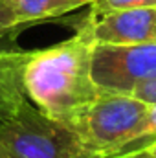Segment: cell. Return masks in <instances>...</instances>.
Returning <instances> with one entry per match:
<instances>
[{
  "mask_svg": "<svg viewBox=\"0 0 156 158\" xmlns=\"http://www.w3.org/2000/svg\"><path fill=\"white\" fill-rule=\"evenodd\" d=\"M94 44L83 20L77 33L70 39L42 50H31L24 66L28 99L46 116L74 131L101 94L92 79Z\"/></svg>",
  "mask_w": 156,
  "mask_h": 158,
  "instance_id": "1",
  "label": "cell"
},
{
  "mask_svg": "<svg viewBox=\"0 0 156 158\" xmlns=\"http://www.w3.org/2000/svg\"><path fill=\"white\" fill-rule=\"evenodd\" d=\"M0 158H103L72 127L33 103L0 123Z\"/></svg>",
  "mask_w": 156,
  "mask_h": 158,
  "instance_id": "2",
  "label": "cell"
},
{
  "mask_svg": "<svg viewBox=\"0 0 156 158\" xmlns=\"http://www.w3.org/2000/svg\"><path fill=\"white\" fill-rule=\"evenodd\" d=\"M149 105L132 94L101 92L77 125L81 138L103 158L140 151V132Z\"/></svg>",
  "mask_w": 156,
  "mask_h": 158,
  "instance_id": "3",
  "label": "cell"
},
{
  "mask_svg": "<svg viewBox=\"0 0 156 158\" xmlns=\"http://www.w3.org/2000/svg\"><path fill=\"white\" fill-rule=\"evenodd\" d=\"M156 76V40L142 44H94L92 79L101 92L132 94Z\"/></svg>",
  "mask_w": 156,
  "mask_h": 158,
  "instance_id": "4",
  "label": "cell"
},
{
  "mask_svg": "<svg viewBox=\"0 0 156 158\" xmlns=\"http://www.w3.org/2000/svg\"><path fill=\"white\" fill-rule=\"evenodd\" d=\"M96 44H142L156 40V7L117 9L84 19Z\"/></svg>",
  "mask_w": 156,
  "mask_h": 158,
  "instance_id": "5",
  "label": "cell"
},
{
  "mask_svg": "<svg viewBox=\"0 0 156 158\" xmlns=\"http://www.w3.org/2000/svg\"><path fill=\"white\" fill-rule=\"evenodd\" d=\"M30 52L0 48V123L31 103L24 88V66Z\"/></svg>",
  "mask_w": 156,
  "mask_h": 158,
  "instance_id": "6",
  "label": "cell"
},
{
  "mask_svg": "<svg viewBox=\"0 0 156 158\" xmlns=\"http://www.w3.org/2000/svg\"><path fill=\"white\" fill-rule=\"evenodd\" d=\"M11 11L17 26L55 19L86 6L83 0H2Z\"/></svg>",
  "mask_w": 156,
  "mask_h": 158,
  "instance_id": "7",
  "label": "cell"
},
{
  "mask_svg": "<svg viewBox=\"0 0 156 158\" xmlns=\"http://www.w3.org/2000/svg\"><path fill=\"white\" fill-rule=\"evenodd\" d=\"M134 7H156V0H94L90 4V15L97 17L117 9H134Z\"/></svg>",
  "mask_w": 156,
  "mask_h": 158,
  "instance_id": "8",
  "label": "cell"
},
{
  "mask_svg": "<svg viewBox=\"0 0 156 158\" xmlns=\"http://www.w3.org/2000/svg\"><path fill=\"white\" fill-rule=\"evenodd\" d=\"M154 140H156V103H153V105H149L147 118L143 121V127H142V132H140V147L145 149Z\"/></svg>",
  "mask_w": 156,
  "mask_h": 158,
  "instance_id": "9",
  "label": "cell"
},
{
  "mask_svg": "<svg viewBox=\"0 0 156 158\" xmlns=\"http://www.w3.org/2000/svg\"><path fill=\"white\" fill-rule=\"evenodd\" d=\"M132 96H136L138 99L145 101L147 105L156 103V76L151 79H147V81H143L142 85H138L132 90Z\"/></svg>",
  "mask_w": 156,
  "mask_h": 158,
  "instance_id": "10",
  "label": "cell"
},
{
  "mask_svg": "<svg viewBox=\"0 0 156 158\" xmlns=\"http://www.w3.org/2000/svg\"><path fill=\"white\" fill-rule=\"evenodd\" d=\"M15 28H18V26H17V22H15L11 11H9V9L6 7V4L0 0V39H2L6 33L13 31Z\"/></svg>",
  "mask_w": 156,
  "mask_h": 158,
  "instance_id": "11",
  "label": "cell"
},
{
  "mask_svg": "<svg viewBox=\"0 0 156 158\" xmlns=\"http://www.w3.org/2000/svg\"><path fill=\"white\" fill-rule=\"evenodd\" d=\"M142 151H143V153H145L147 156H151V158H156V140L153 142V143H149V145H147L145 149H142Z\"/></svg>",
  "mask_w": 156,
  "mask_h": 158,
  "instance_id": "12",
  "label": "cell"
},
{
  "mask_svg": "<svg viewBox=\"0 0 156 158\" xmlns=\"http://www.w3.org/2000/svg\"><path fill=\"white\" fill-rule=\"evenodd\" d=\"M116 158H151V156H147L142 149L140 151H134V153H127V155H123V156H116Z\"/></svg>",
  "mask_w": 156,
  "mask_h": 158,
  "instance_id": "13",
  "label": "cell"
},
{
  "mask_svg": "<svg viewBox=\"0 0 156 158\" xmlns=\"http://www.w3.org/2000/svg\"><path fill=\"white\" fill-rule=\"evenodd\" d=\"M83 2H84V4H86V6H90V4H92V2H94V0H83Z\"/></svg>",
  "mask_w": 156,
  "mask_h": 158,
  "instance_id": "14",
  "label": "cell"
}]
</instances>
